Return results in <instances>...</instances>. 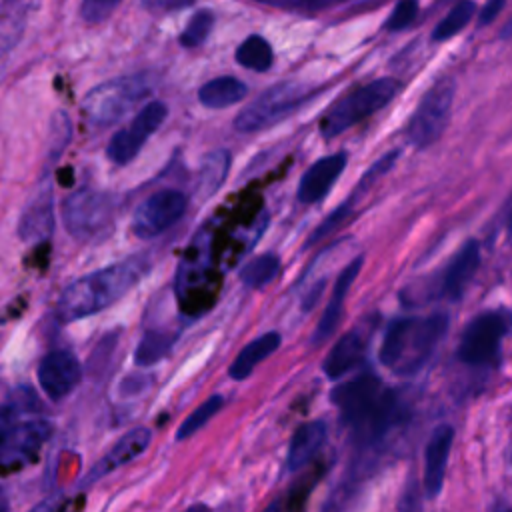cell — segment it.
Returning a JSON list of instances; mask_svg holds the SVG:
<instances>
[{"label":"cell","mask_w":512,"mask_h":512,"mask_svg":"<svg viewBox=\"0 0 512 512\" xmlns=\"http://www.w3.org/2000/svg\"><path fill=\"white\" fill-rule=\"evenodd\" d=\"M54 232V198L50 184H44L24 206L18 220V236L24 242H42Z\"/></svg>","instance_id":"d6986e66"},{"label":"cell","mask_w":512,"mask_h":512,"mask_svg":"<svg viewBox=\"0 0 512 512\" xmlns=\"http://www.w3.org/2000/svg\"><path fill=\"white\" fill-rule=\"evenodd\" d=\"M362 196H364V194H362L358 188H354V194H350L334 212H330V214L320 222V226L310 234V238H308V242H306V248L314 246V244L320 242L324 236H328V234H332L336 228H340V226L350 218V214L354 212V206L358 204V200H360Z\"/></svg>","instance_id":"f546056e"},{"label":"cell","mask_w":512,"mask_h":512,"mask_svg":"<svg viewBox=\"0 0 512 512\" xmlns=\"http://www.w3.org/2000/svg\"><path fill=\"white\" fill-rule=\"evenodd\" d=\"M224 406V396L222 394H212L208 400H204L196 410H192L184 422L178 426L176 430V440H186L190 436H194L200 428H204L208 424V420H212Z\"/></svg>","instance_id":"83f0119b"},{"label":"cell","mask_w":512,"mask_h":512,"mask_svg":"<svg viewBox=\"0 0 512 512\" xmlns=\"http://www.w3.org/2000/svg\"><path fill=\"white\" fill-rule=\"evenodd\" d=\"M52 434V424L48 420H24L8 424L2 428V466L4 470L22 466L30 462L44 442Z\"/></svg>","instance_id":"7c38bea8"},{"label":"cell","mask_w":512,"mask_h":512,"mask_svg":"<svg viewBox=\"0 0 512 512\" xmlns=\"http://www.w3.org/2000/svg\"><path fill=\"white\" fill-rule=\"evenodd\" d=\"M168 116V106L162 100L148 102L130 122L128 128L116 130L106 146V156L118 164L126 166L130 164L142 146L150 140V136L164 124Z\"/></svg>","instance_id":"8fae6325"},{"label":"cell","mask_w":512,"mask_h":512,"mask_svg":"<svg viewBox=\"0 0 512 512\" xmlns=\"http://www.w3.org/2000/svg\"><path fill=\"white\" fill-rule=\"evenodd\" d=\"M120 0H82L80 14L86 22H102L106 20Z\"/></svg>","instance_id":"836d02e7"},{"label":"cell","mask_w":512,"mask_h":512,"mask_svg":"<svg viewBox=\"0 0 512 512\" xmlns=\"http://www.w3.org/2000/svg\"><path fill=\"white\" fill-rule=\"evenodd\" d=\"M512 330V312L508 308L486 310L474 316L464 328L456 356L468 366H486L498 360L504 336Z\"/></svg>","instance_id":"8992f818"},{"label":"cell","mask_w":512,"mask_h":512,"mask_svg":"<svg viewBox=\"0 0 512 512\" xmlns=\"http://www.w3.org/2000/svg\"><path fill=\"white\" fill-rule=\"evenodd\" d=\"M328 434V426L324 420H310L296 428L292 434L288 454H286V468L290 472H296L304 468L324 446Z\"/></svg>","instance_id":"44dd1931"},{"label":"cell","mask_w":512,"mask_h":512,"mask_svg":"<svg viewBox=\"0 0 512 512\" xmlns=\"http://www.w3.org/2000/svg\"><path fill=\"white\" fill-rule=\"evenodd\" d=\"M212 24H214L212 12H208V10L196 12V14L190 18L188 26L184 28V32H182V36H180V44L186 46V48H196V46H200V44L208 38V34L212 32Z\"/></svg>","instance_id":"4dcf8cb0"},{"label":"cell","mask_w":512,"mask_h":512,"mask_svg":"<svg viewBox=\"0 0 512 512\" xmlns=\"http://www.w3.org/2000/svg\"><path fill=\"white\" fill-rule=\"evenodd\" d=\"M504 2H506V0H488V2L484 4V8L480 10V16H478L480 26L490 24V22L500 14V10L504 8Z\"/></svg>","instance_id":"d590c367"},{"label":"cell","mask_w":512,"mask_h":512,"mask_svg":"<svg viewBox=\"0 0 512 512\" xmlns=\"http://www.w3.org/2000/svg\"><path fill=\"white\" fill-rule=\"evenodd\" d=\"M452 442H454V428L450 424L436 426L426 442L424 478H422L426 498H436L442 492Z\"/></svg>","instance_id":"ac0fdd59"},{"label":"cell","mask_w":512,"mask_h":512,"mask_svg":"<svg viewBox=\"0 0 512 512\" xmlns=\"http://www.w3.org/2000/svg\"><path fill=\"white\" fill-rule=\"evenodd\" d=\"M298 2L304 6H320L324 0H298Z\"/></svg>","instance_id":"8d00e7d4"},{"label":"cell","mask_w":512,"mask_h":512,"mask_svg":"<svg viewBox=\"0 0 512 512\" xmlns=\"http://www.w3.org/2000/svg\"><path fill=\"white\" fill-rule=\"evenodd\" d=\"M174 340L176 338L172 334H168V332L148 330L140 338V342H138V346L134 350V364L138 368H150V366L158 364L160 360H164L170 354V350L174 346Z\"/></svg>","instance_id":"d4e9b609"},{"label":"cell","mask_w":512,"mask_h":512,"mask_svg":"<svg viewBox=\"0 0 512 512\" xmlns=\"http://www.w3.org/2000/svg\"><path fill=\"white\" fill-rule=\"evenodd\" d=\"M476 12V4L472 0H462L458 2L434 28L432 32V40L434 42H444L448 38H452L454 34H458L474 16Z\"/></svg>","instance_id":"f1b7e54d"},{"label":"cell","mask_w":512,"mask_h":512,"mask_svg":"<svg viewBox=\"0 0 512 512\" xmlns=\"http://www.w3.org/2000/svg\"><path fill=\"white\" fill-rule=\"evenodd\" d=\"M150 442H152V432L144 426H138V428L126 432L112 444V448L100 460H96V464L82 478L80 486L86 488V486L98 482L100 478L108 476L110 472L130 464L132 460H136L140 454L146 452Z\"/></svg>","instance_id":"2e32d148"},{"label":"cell","mask_w":512,"mask_h":512,"mask_svg":"<svg viewBox=\"0 0 512 512\" xmlns=\"http://www.w3.org/2000/svg\"><path fill=\"white\" fill-rule=\"evenodd\" d=\"M248 94V86L234 76H218L208 80L198 90V100L210 110H222L238 104Z\"/></svg>","instance_id":"603a6c76"},{"label":"cell","mask_w":512,"mask_h":512,"mask_svg":"<svg viewBox=\"0 0 512 512\" xmlns=\"http://www.w3.org/2000/svg\"><path fill=\"white\" fill-rule=\"evenodd\" d=\"M36 376L40 388L50 400H62L78 386L82 368L70 350H52L40 360Z\"/></svg>","instance_id":"4fadbf2b"},{"label":"cell","mask_w":512,"mask_h":512,"mask_svg":"<svg viewBox=\"0 0 512 512\" xmlns=\"http://www.w3.org/2000/svg\"><path fill=\"white\" fill-rule=\"evenodd\" d=\"M508 224H510V228H512V210H510V218H508Z\"/></svg>","instance_id":"74e56055"},{"label":"cell","mask_w":512,"mask_h":512,"mask_svg":"<svg viewBox=\"0 0 512 512\" xmlns=\"http://www.w3.org/2000/svg\"><path fill=\"white\" fill-rule=\"evenodd\" d=\"M188 208V196L174 188L152 192L132 214V232L140 240H150L174 226Z\"/></svg>","instance_id":"30bf717a"},{"label":"cell","mask_w":512,"mask_h":512,"mask_svg":"<svg viewBox=\"0 0 512 512\" xmlns=\"http://www.w3.org/2000/svg\"><path fill=\"white\" fill-rule=\"evenodd\" d=\"M152 90L146 74L108 80L92 88L82 100V112L90 124L108 126L118 122L140 98Z\"/></svg>","instance_id":"5b68a950"},{"label":"cell","mask_w":512,"mask_h":512,"mask_svg":"<svg viewBox=\"0 0 512 512\" xmlns=\"http://www.w3.org/2000/svg\"><path fill=\"white\" fill-rule=\"evenodd\" d=\"M150 270L146 256H130L70 282L56 304L60 322H76L124 298Z\"/></svg>","instance_id":"7a4b0ae2"},{"label":"cell","mask_w":512,"mask_h":512,"mask_svg":"<svg viewBox=\"0 0 512 512\" xmlns=\"http://www.w3.org/2000/svg\"><path fill=\"white\" fill-rule=\"evenodd\" d=\"M362 264H364V258L358 256L352 262H348L342 268V272L338 274V278L334 282V288H332V294H330V300H328V304H326V308H324V312H322V316H320V320H318V324H316V328L310 336L312 346H318V344L326 342L334 334V330H336V326L342 318V312H344V300H346L354 280L358 278V274L362 270Z\"/></svg>","instance_id":"e0dca14e"},{"label":"cell","mask_w":512,"mask_h":512,"mask_svg":"<svg viewBox=\"0 0 512 512\" xmlns=\"http://www.w3.org/2000/svg\"><path fill=\"white\" fill-rule=\"evenodd\" d=\"M236 62L248 70L266 72L274 62L272 46L262 36L252 34L236 48Z\"/></svg>","instance_id":"4316f807"},{"label":"cell","mask_w":512,"mask_h":512,"mask_svg":"<svg viewBox=\"0 0 512 512\" xmlns=\"http://www.w3.org/2000/svg\"><path fill=\"white\" fill-rule=\"evenodd\" d=\"M330 400L340 410L344 424L354 432V438L368 446L382 442L406 416L398 392L386 388L372 372H362L338 384L330 392Z\"/></svg>","instance_id":"6da1fadb"},{"label":"cell","mask_w":512,"mask_h":512,"mask_svg":"<svg viewBox=\"0 0 512 512\" xmlns=\"http://www.w3.org/2000/svg\"><path fill=\"white\" fill-rule=\"evenodd\" d=\"M72 134L70 116L64 110H58L50 120V136H48V150L52 158H56L68 144Z\"/></svg>","instance_id":"1f68e13d"},{"label":"cell","mask_w":512,"mask_h":512,"mask_svg":"<svg viewBox=\"0 0 512 512\" xmlns=\"http://www.w3.org/2000/svg\"><path fill=\"white\" fill-rule=\"evenodd\" d=\"M230 152L226 148L212 150L210 154L204 156L198 172V184H196V194L204 200L210 198L218 192V188L224 184L228 170H230Z\"/></svg>","instance_id":"cb8c5ba5"},{"label":"cell","mask_w":512,"mask_h":512,"mask_svg":"<svg viewBox=\"0 0 512 512\" xmlns=\"http://www.w3.org/2000/svg\"><path fill=\"white\" fill-rule=\"evenodd\" d=\"M346 164H348V154L344 150L326 154L316 162H312L298 180L296 198L304 204L322 202L330 194L340 174L344 172Z\"/></svg>","instance_id":"5bb4252c"},{"label":"cell","mask_w":512,"mask_h":512,"mask_svg":"<svg viewBox=\"0 0 512 512\" xmlns=\"http://www.w3.org/2000/svg\"><path fill=\"white\" fill-rule=\"evenodd\" d=\"M278 272H280V258L272 252H264L252 258L248 264H244L238 272V278L246 288L260 290L268 286L278 276Z\"/></svg>","instance_id":"484cf974"},{"label":"cell","mask_w":512,"mask_h":512,"mask_svg":"<svg viewBox=\"0 0 512 512\" xmlns=\"http://www.w3.org/2000/svg\"><path fill=\"white\" fill-rule=\"evenodd\" d=\"M446 330V312H434L424 318H394L384 330L378 360L398 374H414L432 356Z\"/></svg>","instance_id":"3957f363"},{"label":"cell","mask_w":512,"mask_h":512,"mask_svg":"<svg viewBox=\"0 0 512 512\" xmlns=\"http://www.w3.org/2000/svg\"><path fill=\"white\" fill-rule=\"evenodd\" d=\"M480 268V246L476 240H466L460 250L452 256L448 266L444 268L440 280V296L448 300H460L466 292L470 280L476 276Z\"/></svg>","instance_id":"ffe728a7"},{"label":"cell","mask_w":512,"mask_h":512,"mask_svg":"<svg viewBox=\"0 0 512 512\" xmlns=\"http://www.w3.org/2000/svg\"><path fill=\"white\" fill-rule=\"evenodd\" d=\"M400 82L394 78H378L372 80L354 92L346 94L338 100L322 118L320 132L324 138H334L364 118L372 116L380 108H384L398 94Z\"/></svg>","instance_id":"277c9868"},{"label":"cell","mask_w":512,"mask_h":512,"mask_svg":"<svg viewBox=\"0 0 512 512\" xmlns=\"http://www.w3.org/2000/svg\"><path fill=\"white\" fill-rule=\"evenodd\" d=\"M416 14H418V0H400V2H396L392 14L388 16L384 28L390 32L404 30L414 22Z\"/></svg>","instance_id":"d6a6232c"},{"label":"cell","mask_w":512,"mask_h":512,"mask_svg":"<svg viewBox=\"0 0 512 512\" xmlns=\"http://www.w3.org/2000/svg\"><path fill=\"white\" fill-rule=\"evenodd\" d=\"M282 344V336L280 332L276 330H270V332H264L262 336H258L256 340L248 342L238 354L236 358L232 360L230 368H228V376L232 380H246L254 368L264 362L268 356H272Z\"/></svg>","instance_id":"7402d4cb"},{"label":"cell","mask_w":512,"mask_h":512,"mask_svg":"<svg viewBox=\"0 0 512 512\" xmlns=\"http://www.w3.org/2000/svg\"><path fill=\"white\" fill-rule=\"evenodd\" d=\"M454 90V80L442 78L422 96L406 126V138L414 148H428L442 136L450 120Z\"/></svg>","instance_id":"9c48e42d"},{"label":"cell","mask_w":512,"mask_h":512,"mask_svg":"<svg viewBox=\"0 0 512 512\" xmlns=\"http://www.w3.org/2000/svg\"><path fill=\"white\" fill-rule=\"evenodd\" d=\"M114 216V200L108 192L96 188H78L70 192L62 206V220L68 234L80 242L104 236Z\"/></svg>","instance_id":"52a82bcc"},{"label":"cell","mask_w":512,"mask_h":512,"mask_svg":"<svg viewBox=\"0 0 512 512\" xmlns=\"http://www.w3.org/2000/svg\"><path fill=\"white\" fill-rule=\"evenodd\" d=\"M152 378L146 376V374H130L126 376L120 386H118V394L120 396H136V394H142L148 386H150Z\"/></svg>","instance_id":"e575fe53"},{"label":"cell","mask_w":512,"mask_h":512,"mask_svg":"<svg viewBox=\"0 0 512 512\" xmlns=\"http://www.w3.org/2000/svg\"><path fill=\"white\" fill-rule=\"evenodd\" d=\"M310 96L312 92L304 84L280 82L264 90L254 102L242 108L234 118V128L240 132H258L274 126L286 116L294 114Z\"/></svg>","instance_id":"ba28073f"},{"label":"cell","mask_w":512,"mask_h":512,"mask_svg":"<svg viewBox=\"0 0 512 512\" xmlns=\"http://www.w3.org/2000/svg\"><path fill=\"white\" fill-rule=\"evenodd\" d=\"M370 338L372 326H368V322H362L356 328L342 334L322 360V372L326 374V378L338 380L346 376L350 370H354L358 364H362Z\"/></svg>","instance_id":"9a60e30c"}]
</instances>
